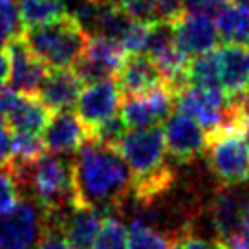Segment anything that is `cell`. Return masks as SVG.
Here are the masks:
<instances>
[{
    "label": "cell",
    "mask_w": 249,
    "mask_h": 249,
    "mask_svg": "<svg viewBox=\"0 0 249 249\" xmlns=\"http://www.w3.org/2000/svg\"><path fill=\"white\" fill-rule=\"evenodd\" d=\"M71 167L77 205L114 213L130 202L132 172L117 148L88 138L75 152Z\"/></svg>",
    "instance_id": "6da1fadb"
},
{
    "label": "cell",
    "mask_w": 249,
    "mask_h": 249,
    "mask_svg": "<svg viewBox=\"0 0 249 249\" xmlns=\"http://www.w3.org/2000/svg\"><path fill=\"white\" fill-rule=\"evenodd\" d=\"M9 167L15 172L20 195L33 198L46 213H62L75 205L73 167L66 156L50 152L26 167Z\"/></svg>",
    "instance_id": "7a4b0ae2"
},
{
    "label": "cell",
    "mask_w": 249,
    "mask_h": 249,
    "mask_svg": "<svg viewBox=\"0 0 249 249\" xmlns=\"http://www.w3.org/2000/svg\"><path fill=\"white\" fill-rule=\"evenodd\" d=\"M22 37L30 50L46 64L50 70L73 68L83 57L90 39V33L79 24L73 15L50 24L26 28Z\"/></svg>",
    "instance_id": "3957f363"
},
{
    "label": "cell",
    "mask_w": 249,
    "mask_h": 249,
    "mask_svg": "<svg viewBox=\"0 0 249 249\" xmlns=\"http://www.w3.org/2000/svg\"><path fill=\"white\" fill-rule=\"evenodd\" d=\"M203 154L209 171L222 185L249 183V143L240 121L224 123L209 130Z\"/></svg>",
    "instance_id": "277c9868"
},
{
    "label": "cell",
    "mask_w": 249,
    "mask_h": 249,
    "mask_svg": "<svg viewBox=\"0 0 249 249\" xmlns=\"http://www.w3.org/2000/svg\"><path fill=\"white\" fill-rule=\"evenodd\" d=\"M46 229V211L30 196L0 214V249H33Z\"/></svg>",
    "instance_id": "5b68a950"
},
{
    "label": "cell",
    "mask_w": 249,
    "mask_h": 249,
    "mask_svg": "<svg viewBox=\"0 0 249 249\" xmlns=\"http://www.w3.org/2000/svg\"><path fill=\"white\" fill-rule=\"evenodd\" d=\"M176 107L181 114L198 121L207 132L224 123L238 121V112L222 90L187 85L176 93Z\"/></svg>",
    "instance_id": "8992f818"
},
{
    "label": "cell",
    "mask_w": 249,
    "mask_h": 249,
    "mask_svg": "<svg viewBox=\"0 0 249 249\" xmlns=\"http://www.w3.org/2000/svg\"><path fill=\"white\" fill-rule=\"evenodd\" d=\"M249 213V185H220L209 203V218L216 238L224 246L240 231Z\"/></svg>",
    "instance_id": "52a82bcc"
},
{
    "label": "cell",
    "mask_w": 249,
    "mask_h": 249,
    "mask_svg": "<svg viewBox=\"0 0 249 249\" xmlns=\"http://www.w3.org/2000/svg\"><path fill=\"white\" fill-rule=\"evenodd\" d=\"M124 57L126 50L117 40L103 35H90L85 53L73 66V70L85 85L107 81L116 77Z\"/></svg>",
    "instance_id": "ba28073f"
},
{
    "label": "cell",
    "mask_w": 249,
    "mask_h": 249,
    "mask_svg": "<svg viewBox=\"0 0 249 249\" xmlns=\"http://www.w3.org/2000/svg\"><path fill=\"white\" fill-rule=\"evenodd\" d=\"M174 105H176V95L165 85H160L147 93L124 97L121 117L124 124L130 128L158 126L171 117Z\"/></svg>",
    "instance_id": "9c48e42d"
},
{
    "label": "cell",
    "mask_w": 249,
    "mask_h": 249,
    "mask_svg": "<svg viewBox=\"0 0 249 249\" xmlns=\"http://www.w3.org/2000/svg\"><path fill=\"white\" fill-rule=\"evenodd\" d=\"M165 143L178 163H189L202 156L207 147V130L185 114H171L165 124Z\"/></svg>",
    "instance_id": "30bf717a"
},
{
    "label": "cell",
    "mask_w": 249,
    "mask_h": 249,
    "mask_svg": "<svg viewBox=\"0 0 249 249\" xmlns=\"http://www.w3.org/2000/svg\"><path fill=\"white\" fill-rule=\"evenodd\" d=\"M9 57V79L8 83L18 93L37 95L42 79L46 77L48 68L37 55L26 44L22 33L6 44Z\"/></svg>",
    "instance_id": "8fae6325"
},
{
    "label": "cell",
    "mask_w": 249,
    "mask_h": 249,
    "mask_svg": "<svg viewBox=\"0 0 249 249\" xmlns=\"http://www.w3.org/2000/svg\"><path fill=\"white\" fill-rule=\"evenodd\" d=\"M172 28H174L176 48L189 59H195L198 55L214 50L220 37L214 18L203 13L185 11L172 24Z\"/></svg>",
    "instance_id": "7c38bea8"
},
{
    "label": "cell",
    "mask_w": 249,
    "mask_h": 249,
    "mask_svg": "<svg viewBox=\"0 0 249 249\" xmlns=\"http://www.w3.org/2000/svg\"><path fill=\"white\" fill-rule=\"evenodd\" d=\"M119 103H121V90L116 79L90 83L81 90L77 99V116L90 132L93 126L116 116Z\"/></svg>",
    "instance_id": "4fadbf2b"
},
{
    "label": "cell",
    "mask_w": 249,
    "mask_h": 249,
    "mask_svg": "<svg viewBox=\"0 0 249 249\" xmlns=\"http://www.w3.org/2000/svg\"><path fill=\"white\" fill-rule=\"evenodd\" d=\"M107 211L88 207V205H71L68 211L59 213V222L66 240L73 249H93L95 238L101 231Z\"/></svg>",
    "instance_id": "5bb4252c"
},
{
    "label": "cell",
    "mask_w": 249,
    "mask_h": 249,
    "mask_svg": "<svg viewBox=\"0 0 249 249\" xmlns=\"http://www.w3.org/2000/svg\"><path fill=\"white\" fill-rule=\"evenodd\" d=\"M88 138H90V132L85 123L79 119L77 114H73L70 110L55 112L42 132V140L48 152L61 156L75 154Z\"/></svg>",
    "instance_id": "9a60e30c"
},
{
    "label": "cell",
    "mask_w": 249,
    "mask_h": 249,
    "mask_svg": "<svg viewBox=\"0 0 249 249\" xmlns=\"http://www.w3.org/2000/svg\"><path fill=\"white\" fill-rule=\"evenodd\" d=\"M114 79L123 97L141 95L163 85L156 62L145 53H126Z\"/></svg>",
    "instance_id": "2e32d148"
},
{
    "label": "cell",
    "mask_w": 249,
    "mask_h": 249,
    "mask_svg": "<svg viewBox=\"0 0 249 249\" xmlns=\"http://www.w3.org/2000/svg\"><path fill=\"white\" fill-rule=\"evenodd\" d=\"M83 85L85 83L71 68L48 70L46 77L42 79L39 86L37 95L52 112H66L73 105H77Z\"/></svg>",
    "instance_id": "e0dca14e"
},
{
    "label": "cell",
    "mask_w": 249,
    "mask_h": 249,
    "mask_svg": "<svg viewBox=\"0 0 249 249\" xmlns=\"http://www.w3.org/2000/svg\"><path fill=\"white\" fill-rule=\"evenodd\" d=\"M222 90L229 99L249 92V48L238 42H226L218 50Z\"/></svg>",
    "instance_id": "ac0fdd59"
},
{
    "label": "cell",
    "mask_w": 249,
    "mask_h": 249,
    "mask_svg": "<svg viewBox=\"0 0 249 249\" xmlns=\"http://www.w3.org/2000/svg\"><path fill=\"white\" fill-rule=\"evenodd\" d=\"M52 119V110L40 101L39 95L18 93L13 108L9 110L6 123L9 124L11 132H44L46 124Z\"/></svg>",
    "instance_id": "d6986e66"
},
{
    "label": "cell",
    "mask_w": 249,
    "mask_h": 249,
    "mask_svg": "<svg viewBox=\"0 0 249 249\" xmlns=\"http://www.w3.org/2000/svg\"><path fill=\"white\" fill-rule=\"evenodd\" d=\"M18 11L24 30L55 22L68 15L64 0H18Z\"/></svg>",
    "instance_id": "ffe728a7"
},
{
    "label": "cell",
    "mask_w": 249,
    "mask_h": 249,
    "mask_svg": "<svg viewBox=\"0 0 249 249\" xmlns=\"http://www.w3.org/2000/svg\"><path fill=\"white\" fill-rule=\"evenodd\" d=\"M218 28V35L226 42L244 44L249 40V11L233 6L231 2L227 8L214 18Z\"/></svg>",
    "instance_id": "44dd1931"
},
{
    "label": "cell",
    "mask_w": 249,
    "mask_h": 249,
    "mask_svg": "<svg viewBox=\"0 0 249 249\" xmlns=\"http://www.w3.org/2000/svg\"><path fill=\"white\" fill-rule=\"evenodd\" d=\"M189 85L211 88V90H222V79H220V57L218 50H211L191 61L189 68ZM224 92V90H222Z\"/></svg>",
    "instance_id": "7402d4cb"
},
{
    "label": "cell",
    "mask_w": 249,
    "mask_h": 249,
    "mask_svg": "<svg viewBox=\"0 0 249 249\" xmlns=\"http://www.w3.org/2000/svg\"><path fill=\"white\" fill-rule=\"evenodd\" d=\"M178 240L165 231L132 220L128 226V249H171Z\"/></svg>",
    "instance_id": "603a6c76"
},
{
    "label": "cell",
    "mask_w": 249,
    "mask_h": 249,
    "mask_svg": "<svg viewBox=\"0 0 249 249\" xmlns=\"http://www.w3.org/2000/svg\"><path fill=\"white\" fill-rule=\"evenodd\" d=\"M46 154V145L40 134L11 132V160L8 165L26 167Z\"/></svg>",
    "instance_id": "cb8c5ba5"
},
{
    "label": "cell",
    "mask_w": 249,
    "mask_h": 249,
    "mask_svg": "<svg viewBox=\"0 0 249 249\" xmlns=\"http://www.w3.org/2000/svg\"><path fill=\"white\" fill-rule=\"evenodd\" d=\"M93 249H128V229L116 214V211L107 214Z\"/></svg>",
    "instance_id": "d4e9b609"
},
{
    "label": "cell",
    "mask_w": 249,
    "mask_h": 249,
    "mask_svg": "<svg viewBox=\"0 0 249 249\" xmlns=\"http://www.w3.org/2000/svg\"><path fill=\"white\" fill-rule=\"evenodd\" d=\"M132 20L145 26L161 22L160 17V0H110Z\"/></svg>",
    "instance_id": "484cf974"
},
{
    "label": "cell",
    "mask_w": 249,
    "mask_h": 249,
    "mask_svg": "<svg viewBox=\"0 0 249 249\" xmlns=\"http://www.w3.org/2000/svg\"><path fill=\"white\" fill-rule=\"evenodd\" d=\"M22 31L18 0H0V46H6Z\"/></svg>",
    "instance_id": "4316f807"
},
{
    "label": "cell",
    "mask_w": 249,
    "mask_h": 249,
    "mask_svg": "<svg viewBox=\"0 0 249 249\" xmlns=\"http://www.w3.org/2000/svg\"><path fill=\"white\" fill-rule=\"evenodd\" d=\"M126 124H124L121 114L119 116H112L110 119L99 123L97 126H93L90 130V140H95L103 143V145H108V147H117V143L121 141L124 134H126Z\"/></svg>",
    "instance_id": "83f0119b"
},
{
    "label": "cell",
    "mask_w": 249,
    "mask_h": 249,
    "mask_svg": "<svg viewBox=\"0 0 249 249\" xmlns=\"http://www.w3.org/2000/svg\"><path fill=\"white\" fill-rule=\"evenodd\" d=\"M20 187L17 181L13 169L6 165L0 169V214L8 213L18 200H20Z\"/></svg>",
    "instance_id": "f1b7e54d"
},
{
    "label": "cell",
    "mask_w": 249,
    "mask_h": 249,
    "mask_svg": "<svg viewBox=\"0 0 249 249\" xmlns=\"http://www.w3.org/2000/svg\"><path fill=\"white\" fill-rule=\"evenodd\" d=\"M37 249H73L62 233L57 213H46V229Z\"/></svg>",
    "instance_id": "f546056e"
},
{
    "label": "cell",
    "mask_w": 249,
    "mask_h": 249,
    "mask_svg": "<svg viewBox=\"0 0 249 249\" xmlns=\"http://www.w3.org/2000/svg\"><path fill=\"white\" fill-rule=\"evenodd\" d=\"M179 249H224L226 246L218 238H205L202 234H196L193 231H187L185 234H181V238L178 240Z\"/></svg>",
    "instance_id": "4dcf8cb0"
},
{
    "label": "cell",
    "mask_w": 249,
    "mask_h": 249,
    "mask_svg": "<svg viewBox=\"0 0 249 249\" xmlns=\"http://www.w3.org/2000/svg\"><path fill=\"white\" fill-rule=\"evenodd\" d=\"M11 160V128L6 119L0 117V169H4Z\"/></svg>",
    "instance_id": "1f68e13d"
},
{
    "label": "cell",
    "mask_w": 249,
    "mask_h": 249,
    "mask_svg": "<svg viewBox=\"0 0 249 249\" xmlns=\"http://www.w3.org/2000/svg\"><path fill=\"white\" fill-rule=\"evenodd\" d=\"M17 97H18V92L11 86H0V117L6 119L9 114V110L13 108Z\"/></svg>",
    "instance_id": "d6a6232c"
},
{
    "label": "cell",
    "mask_w": 249,
    "mask_h": 249,
    "mask_svg": "<svg viewBox=\"0 0 249 249\" xmlns=\"http://www.w3.org/2000/svg\"><path fill=\"white\" fill-rule=\"evenodd\" d=\"M226 248L229 249H249V213L246 220H244V224H242L240 231L236 233L233 240L227 244Z\"/></svg>",
    "instance_id": "836d02e7"
},
{
    "label": "cell",
    "mask_w": 249,
    "mask_h": 249,
    "mask_svg": "<svg viewBox=\"0 0 249 249\" xmlns=\"http://www.w3.org/2000/svg\"><path fill=\"white\" fill-rule=\"evenodd\" d=\"M9 79V57L6 46H0V86H4Z\"/></svg>",
    "instance_id": "e575fe53"
},
{
    "label": "cell",
    "mask_w": 249,
    "mask_h": 249,
    "mask_svg": "<svg viewBox=\"0 0 249 249\" xmlns=\"http://www.w3.org/2000/svg\"><path fill=\"white\" fill-rule=\"evenodd\" d=\"M233 6H236V8H242V9H248L249 11V0H229Z\"/></svg>",
    "instance_id": "d590c367"
},
{
    "label": "cell",
    "mask_w": 249,
    "mask_h": 249,
    "mask_svg": "<svg viewBox=\"0 0 249 249\" xmlns=\"http://www.w3.org/2000/svg\"><path fill=\"white\" fill-rule=\"evenodd\" d=\"M171 249H179V248H178V244H176V246H172Z\"/></svg>",
    "instance_id": "8d00e7d4"
},
{
    "label": "cell",
    "mask_w": 249,
    "mask_h": 249,
    "mask_svg": "<svg viewBox=\"0 0 249 249\" xmlns=\"http://www.w3.org/2000/svg\"><path fill=\"white\" fill-rule=\"evenodd\" d=\"M93 2H103V0H93Z\"/></svg>",
    "instance_id": "74e56055"
},
{
    "label": "cell",
    "mask_w": 249,
    "mask_h": 249,
    "mask_svg": "<svg viewBox=\"0 0 249 249\" xmlns=\"http://www.w3.org/2000/svg\"><path fill=\"white\" fill-rule=\"evenodd\" d=\"M224 249H229V248H224Z\"/></svg>",
    "instance_id": "f35d334b"
},
{
    "label": "cell",
    "mask_w": 249,
    "mask_h": 249,
    "mask_svg": "<svg viewBox=\"0 0 249 249\" xmlns=\"http://www.w3.org/2000/svg\"><path fill=\"white\" fill-rule=\"evenodd\" d=\"M248 42H249V40H248Z\"/></svg>",
    "instance_id": "ab89813d"
}]
</instances>
